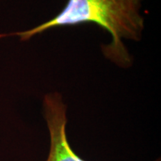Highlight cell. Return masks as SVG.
<instances>
[{"label":"cell","instance_id":"obj_1","mask_svg":"<svg viewBox=\"0 0 161 161\" xmlns=\"http://www.w3.org/2000/svg\"><path fill=\"white\" fill-rule=\"evenodd\" d=\"M144 0H67L63 9L55 16L33 28L10 33L5 37H17L28 41L47 31L93 23L108 32L111 40L100 46L102 54L115 65L127 68L132 58L125 45V40L140 41L142 38L145 19L142 14Z\"/></svg>","mask_w":161,"mask_h":161},{"label":"cell","instance_id":"obj_2","mask_svg":"<svg viewBox=\"0 0 161 161\" xmlns=\"http://www.w3.org/2000/svg\"><path fill=\"white\" fill-rule=\"evenodd\" d=\"M42 112L49 134V150L46 161H86L75 153L68 142L67 106L62 94L57 92L45 94Z\"/></svg>","mask_w":161,"mask_h":161}]
</instances>
